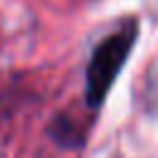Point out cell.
I'll return each mask as SVG.
<instances>
[{
    "instance_id": "6da1fadb",
    "label": "cell",
    "mask_w": 158,
    "mask_h": 158,
    "mask_svg": "<svg viewBox=\"0 0 158 158\" xmlns=\"http://www.w3.org/2000/svg\"><path fill=\"white\" fill-rule=\"evenodd\" d=\"M136 35H138V25L136 20H128L121 30L109 35L91 52V59L86 67V106L89 109H99L104 104L121 67L126 64V57L133 49Z\"/></svg>"
}]
</instances>
